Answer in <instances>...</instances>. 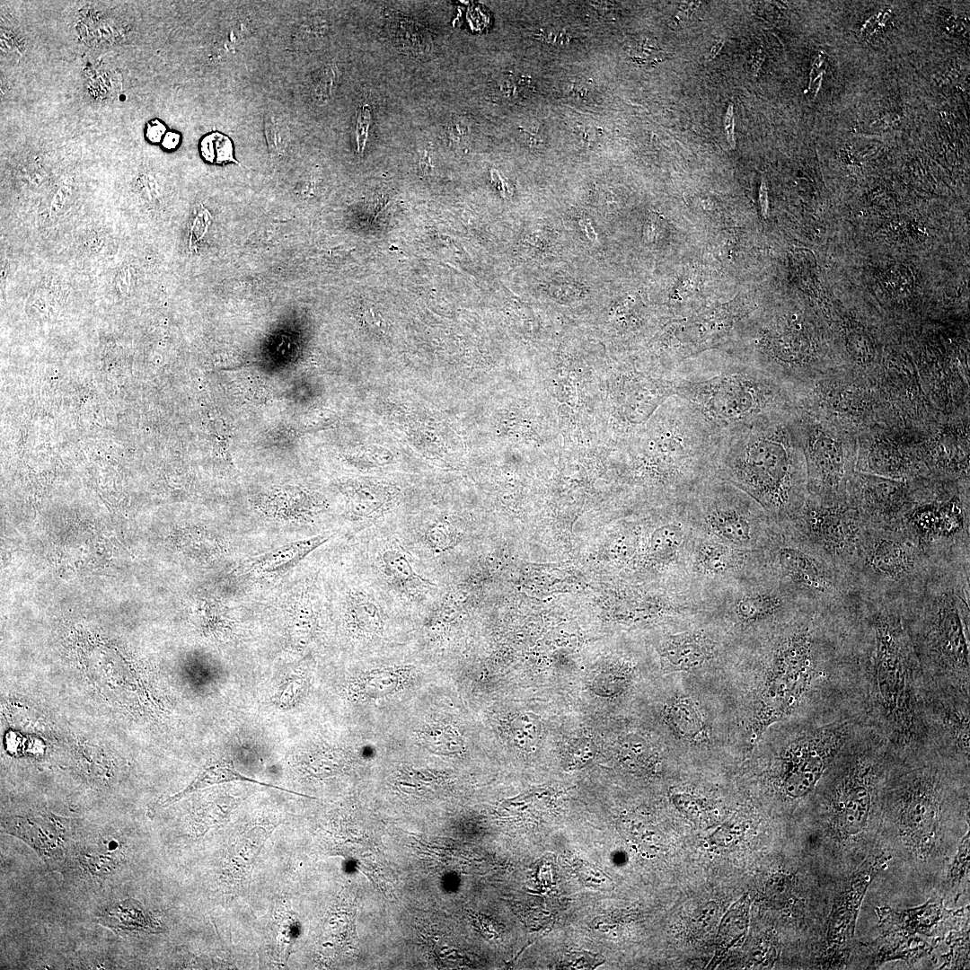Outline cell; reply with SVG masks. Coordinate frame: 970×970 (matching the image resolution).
<instances>
[{
  "instance_id": "cell-1",
  "label": "cell",
  "mask_w": 970,
  "mask_h": 970,
  "mask_svg": "<svg viewBox=\"0 0 970 970\" xmlns=\"http://www.w3.org/2000/svg\"><path fill=\"white\" fill-rule=\"evenodd\" d=\"M789 417L722 436L715 472L771 514L794 515L807 497V471Z\"/></svg>"
},
{
  "instance_id": "cell-2",
  "label": "cell",
  "mask_w": 970,
  "mask_h": 970,
  "mask_svg": "<svg viewBox=\"0 0 970 970\" xmlns=\"http://www.w3.org/2000/svg\"><path fill=\"white\" fill-rule=\"evenodd\" d=\"M673 374L675 395L722 436L790 415L784 384L735 358L716 369Z\"/></svg>"
},
{
  "instance_id": "cell-3",
  "label": "cell",
  "mask_w": 970,
  "mask_h": 970,
  "mask_svg": "<svg viewBox=\"0 0 970 970\" xmlns=\"http://www.w3.org/2000/svg\"><path fill=\"white\" fill-rule=\"evenodd\" d=\"M904 599L920 613L921 643L927 657L968 686V569L938 565L921 588Z\"/></svg>"
},
{
  "instance_id": "cell-4",
  "label": "cell",
  "mask_w": 970,
  "mask_h": 970,
  "mask_svg": "<svg viewBox=\"0 0 970 970\" xmlns=\"http://www.w3.org/2000/svg\"><path fill=\"white\" fill-rule=\"evenodd\" d=\"M937 565L904 526H867L848 578L860 599L899 601L919 590Z\"/></svg>"
},
{
  "instance_id": "cell-5",
  "label": "cell",
  "mask_w": 970,
  "mask_h": 970,
  "mask_svg": "<svg viewBox=\"0 0 970 970\" xmlns=\"http://www.w3.org/2000/svg\"><path fill=\"white\" fill-rule=\"evenodd\" d=\"M866 601L875 609L871 620L874 675L881 711L895 737L908 740L916 726L909 634L896 611V601Z\"/></svg>"
},
{
  "instance_id": "cell-6",
  "label": "cell",
  "mask_w": 970,
  "mask_h": 970,
  "mask_svg": "<svg viewBox=\"0 0 970 970\" xmlns=\"http://www.w3.org/2000/svg\"><path fill=\"white\" fill-rule=\"evenodd\" d=\"M815 667V640L808 629L798 630L780 640L756 701L752 742L797 707Z\"/></svg>"
},
{
  "instance_id": "cell-7",
  "label": "cell",
  "mask_w": 970,
  "mask_h": 970,
  "mask_svg": "<svg viewBox=\"0 0 970 970\" xmlns=\"http://www.w3.org/2000/svg\"><path fill=\"white\" fill-rule=\"evenodd\" d=\"M793 516L809 544L848 578L867 525L847 497L823 500L809 496Z\"/></svg>"
},
{
  "instance_id": "cell-8",
  "label": "cell",
  "mask_w": 970,
  "mask_h": 970,
  "mask_svg": "<svg viewBox=\"0 0 970 970\" xmlns=\"http://www.w3.org/2000/svg\"><path fill=\"white\" fill-rule=\"evenodd\" d=\"M750 313L751 304L734 301L676 320L660 340L657 358L663 374L671 375L686 359L709 349L724 348L731 340L737 323Z\"/></svg>"
},
{
  "instance_id": "cell-9",
  "label": "cell",
  "mask_w": 970,
  "mask_h": 970,
  "mask_svg": "<svg viewBox=\"0 0 970 970\" xmlns=\"http://www.w3.org/2000/svg\"><path fill=\"white\" fill-rule=\"evenodd\" d=\"M846 722H833L791 741L780 754V780L783 792L800 798L810 792L849 736Z\"/></svg>"
},
{
  "instance_id": "cell-10",
  "label": "cell",
  "mask_w": 970,
  "mask_h": 970,
  "mask_svg": "<svg viewBox=\"0 0 970 970\" xmlns=\"http://www.w3.org/2000/svg\"><path fill=\"white\" fill-rule=\"evenodd\" d=\"M791 416L789 423L805 458L807 493L823 500L845 498L851 476L842 445L806 413Z\"/></svg>"
},
{
  "instance_id": "cell-11",
  "label": "cell",
  "mask_w": 970,
  "mask_h": 970,
  "mask_svg": "<svg viewBox=\"0 0 970 970\" xmlns=\"http://www.w3.org/2000/svg\"><path fill=\"white\" fill-rule=\"evenodd\" d=\"M895 813L904 840L920 857L927 855L936 842L940 814L939 789L930 773L906 778L896 792Z\"/></svg>"
},
{
  "instance_id": "cell-12",
  "label": "cell",
  "mask_w": 970,
  "mask_h": 970,
  "mask_svg": "<svg viewBox=\"0 0 970 970\" xmlns=\"http://www.w3.org/2000/svg\"><path fill=\"white\" fill-rule=\"evenodd\" d=\"M848 487L851 489L847 499L869 527L903 526L915 505L909 487L903 480L860 472L851 477Z\"/></svg>"
},
{
  "instance_id": "cell-13",
  "label": "cell",
  "mask_w": 970,
  "mask_h": 970,
  "mask_svg": "<svg viewBox=\"0 0 970 970\" xmlns=\"http://www.w3.org/2000/svg\"><path fill=\"white\" fill-rule=\"evenodd\" d=\"M876 778L873 762L858 757L836 784L828 815L832 828L842 839L856 837L866 829L873 807Z\"/></svg>"
},
{
  "instance_id": "cell-14",
  "label": "cell",
  "mask_w": 970,
  "mask_h": 970,
  "mask_svg": "<svg viewBox=\"0 0 970 970\" xmlns=\"http://www.w3.org/2000/svg\"><path fill=\"white\" fill-rule=\"evenodd\" d=\"M884 857L877 856L865 862L846 882L836 896L828 920V956L838 957L852 939L856 920L865 893L877 872L882 866Z\"/></svg>"
},
{
  "instance_id": "cell-15",
  "label": "cell",
  "mask_w": 970,
  "mask_h": 970,
  "mask_svg": "<svg viewBox=\"0 0 970 970\" xmlns=\"http://www.w3.org/2000/svg\"><path fill=\"white\" fill-rule=\"evenodd\" d=\"M4 829L31 846L46 862L62 857L67 829L61 818L13 817L5 821Z\"/></svg>"
},
{
  "instance_id": "cell-16",
  "label": "cell",
  "mask_w": 970,
  "mask_h": 970,
  "mask_svg": "<svg viewBox=\"0 0 970 970\" xmlns=\"http://www.w3.org/2000/svg\"><path fill=\"white\" fill-rule=\"evenodd\" d=\"M711 641L702 633H683L670 637L662 646L660 656L665 672L697 668L713 657Z\"/></svg>"
},
{
  "instance_id": "cell-17",
  "label": "cell",
  "mask_w": 970,
  "mask_h": 970,
  "mask_svg": "<svg viewBox=\"0 0 970 970\" xmlns=\"http://www.w3.org/2000/svg\"><path fill=\"white\" fill-rule=\"evenodd\" d=\"M380 559L382 573L397 591L415 596L426 594L436 586L414 570L409 553L398 542H393L384 547Z\"/></svg>"
},
{
  "instance_id": "cell-18",
  "label": "cell",
  "mask_w": 970,
  "mask_h": 970,
  "mask_svg": "<svg viewBox=\"0 0 970 970\" xmlns=\"http://www.w3.org/2000/svg\"><path fill=\"white\" fill-rule=\"evenodd\" d=\"M877 912L882 923L912 936L917 933L930 936L935 927L952 913L944 908L939 898L930 899L922 905L902 911L881 907Z\"/></svg>"
},
{
  "instance_id": "cell-19",
  "label": "cell",
  "mask_w": 970,
  "mask_h": 970,
  "mask_svg": "<svg viewBox=\"0 0 970 970\" xmlns=\"http://www.w3.org/2000/svg\"><path fill=\"white\" fill-rule=\"evenodd\" d=\"M99 922L118 933L138 935L162 931L160 922L136 899L112 904L103 913Z\"/></svg>"
},
{
  "instance_id": "cell-20",
  "label": "cell",
  "mask_w": 970,
  "mask_h": 970,
  "mask_svg": "<svg viewBox=\"0 0 970 970\" xmlns=\"http://www.w3.org/2000/svg\"><path fill=\"white\" fill-rule=\"evenodd\" d=\"M666 717L670 727L685 741L699 745L709 741L706 721L690 697L674 698L666 708Z\"/></svg>"
},
{
  "instance_id": "cell-21",
  "label": "cell",
  "mask_w": 970,
  "mask_h": 970,
  "mask_svg": "<svg viewBox=\"0 0 970 970\" xmlns=\"http://www.w3.org/2000/svg\"><path fill=\"white\" fill-rule=\"evenodd\" d=\"M231 781L252 782V783H257V784L261 785V786H265V787H269V788H274L276 789H279V790H282V791H285V792H288V793H292V794H295V795H299V796H303V797H306V798H312V797H309L307 795L297 793V792H295L293 790H289V789H284V788H281V787L274 786V785H271V784H268V783L261 782L260 780L251 779L250 777H247V776L240 773L234 768V764L232 763H229V762H226V761H217V762H214V763H210L206 768H204L203 771L200 773H198L196 776V778L185 789H183L182 790L177 792L176 794L167 798L166 799H164L161 803V805L163 807H167L169 805L176 803L177 801L182 799L183 798L189 796L190 794H191V793H193V792H195L197 790H199V789H205V788H207L209 786L216 785V784H222V783H226V782H231Z\"/></svg>"
},
{
  "instance_id": "cell-22",
  "label": "cell",
  "mask_w": 970,
  "mask_h": 970,
  "mask_svg": "<svg viewBox=\"0 0 970 970\" xmlns=\"http://www.w3.org/2000/svg\"><path fill=\"white\" fill-rule=\"evenodd\" d=\"M297 934L298 923L294 911L286 900H282L276 909L269 931V957L276 965L287 966Z\"/></svg>"
},
{
  "instance_id": "cell-23",
  "label": "cell",
  "mask_w": 970,
  "mask_h": 970,
  "mask_svg": "<svg viewBox=\"0 0 970 970\" xmlns=\"http://www.w3.org/2000/svg\"><path fill=\"white\" fill-rule=\"evenodd\" d=\"M749 901L744 896L724 916L718 936V948L714 960L719 961L724 954L740 940L748 927Z\"/></svg>"
},
{
  "instance_id": "cell-24",
  "label": "cell",
  "mask_w": 970,
  "mask_h": 970,
  "mask_svg": "<svg viewBox=\"0 0 970 970\" xmlns=\"http://www.w3.org/2000/svg\"><path fill=\"white\" fill-rule=\"evenodd\" d=\"M783 604L780 594L773 591L762 592L741 598L736 606V612L742 620L755 622L774 615Z\"/></svg>"
},
{
  "instance_id": "cell-25",
  "label": "cell",
  "mask_w": 970,
  "mask_h": 970,
  "mask_svg": "<svg viewBox=\"0 0 970 970\" xmlns=\"http://www.w3.org/2000/svg\"><path fill=\"white\" fill-rule=\"evenodd\" d=\"M697 560L706 573L722 574L735 567L736 557L729 547L715 542H706L700 545Z\"/></svg>"
},
{
  "instance_id": "cell-26",
  "label": "cell",
  "mask_w": 970,
  "mask_h": 970,
  "mask_svg": "<svg viewBox=\"0 0 970 970\" xmlns=\"http://www.w3.org/2000/svg\"><path fill=\"white\" fill-rule=\"evenodd\" d=\"M684 539V532L677 524H668L657 529L650 542V552L658 560H670L674 558Z\"/></svg>"
},
{
  "instance_id": "cell-27",
  "label": "cell",
  "mask_w": 970,
  "mask_h": 970,
  "mask_svg": "<svg viewBox=\"0 0 970 970\" xmlns=\"http://www.w3.org/2000/svg\"><path fill=\"white\" fill-rule=\"evenodd\" d=\"M622 762L630 767L646 769L655 762V754L648 743L640 736H627L620 749Z\"/></svg>"
},
{
  "instance_id": "cell-28",
  "label": "cell",
  "mask_w": 970,
  "mask_h": 970,
  "mask_svg": "<svg viewBox=\"0 0 970 970\" xmlns=\"http://www.w3.org/2000/svg\"><path fill=\"white\" fill-rule=\"evenodd\" d=\"M264 135L269 154L275 157L283 155L289 142L286 122L276 114L267 113L264 118Z\"/></svg>"
},
{
  "instance_id": "cell-29",
  "label": "cell",
  "mask_w": 970,
  "mask_h": 970,
  "mask_svg": "<svg viewBox=\"0 0 970 970\" xmlns=\"http://www.w3.org/2000/svg\"><path fill=\"white\" fill-rule=\"evenodd\" d=\"M339 74L337 66L330 64L322 67L313 78L311 93L313 100L319 104H324L331 99L337 83Z\"/></svg>"
},
{
  "instance_id": "cell-30",
  "label": "cell",
  "mask_w": 970,
  "mask_h": 970,
  "mask_svg": "<svg viewBox=\"0 0 970 970\" xmlns=\"http://www.w3.org/2000/svg\"><path fill=\"white\" fill-rule=\"evenodd\" d=\"M541 731L540 721L531 713H525L516 719L513 734L516 744L525 750H531L537 743Z\"/></svg>"
},
{
  "instance_id": "cell-31",
  "label": "cell",
  "mask_w": 970,
  "mask_h": 970,
  "mask_svg": "<svg viewBox=\"0 0 970 970\" xmlns=\"http://www.w3.org/2000/svg\"><path fill=\"white\" fill-rule=\"evenodd\" d=\"M353 598V611L359 622L371 632L379 630L383 621L376 604L371 597L360 594H357Z\"/></svg>"
},
{
  "instance_id": "cell-32",
  "label": "cell",
  "mask_w": 970,
  "mask_h": 970,
  "mask_svg": "<svg viewBox=\"0 0 970 970\" xmlns=\"http://www.w3.org/2000/svg\"><path fill=\"white\" fill-rule=\"evenodd\" d=\"M203 156L216 163L236 162L233 156V146L230 139L218 133L207 137L201 143Z\"/></svg>"
},
{
  "instance_id": "cell-33",
  "label": "cell",
  "mask_w": 970,
  "mask_h": 970,
  "mask_svg": "<svg viewBox=\"0 0 970 970\" xmlns=\"http://www.w3.org/2000/svg\"><path fill=\"white\" fill-rule=\"evenodd\" d=\"M424 538L435 553H442L454 544V534L450 524L439 521L427 528Z\"/></svg>"
},
{
  "instance_id": "cell-34",
  "label": "cell",
  "mask_w": 970,
  "mask_h": 970,
  "mask_svg": "<svg viewBox=\"0 0 970 970\" xmlns=\"http://www.w3.org/2000/svg\"><path fill=\"white\" fill-rule=\"evenodd\" d=\"M969 832L962 839L951 864L949 877L952 884L961 881L969 868Z\"/></svg>"
},
{
  "instance_id": "cell-35",
  "label": "cell",
  "mask_w": 970,
  "mask_h": 970,
  "mask_svg": "<svg viewBox=\"0 0 970 970\" xmlns=\"http://www.w3.org/2000/svg\"><path fill=\"white\" fill-rule=\"evenodd\" d=\"M370 123L371 109L367 104H365L359 109L356 121V140L359 154H362L365 150Z\"/></svg>"
},
{
  "instance_id": "cell-36",
  "label": "cell",
  "mask_w": 970,
  "mask_h": 970,
  "mask_svg": "<svg viewBox=\"0 0 970 970\" xmlns=\"http://www.w3.org/2000/svg\"><path fill=\"white\" fill-rule=\"evenodd\" d=\"M469 135L470 129L468 125L461 119H455L448 125L449 138L455 144H462L467 141Z\"/></svg>"
},
{
  "instance_id": "cell-37",
  "label": "cell",
  "mask_w": 970,
  "mask_h": 970,
  "mask_svg": "<svg viewBox=\"0 0 970 970\" xmlns=\"http://www.w3.org/2000/svg\"><path fill=\"white\" fill-rule=\"evenodd\" d=\"M537 38L551 44H563L569 40L568 34L563 31L556 30H540L537 32Z\"/></svg>"
},
{
  "instance_id": "cell-38",
  "label": "cell",
  "mask_w": 970,
  "mask_h": 970,
  "mask_svg": "<svg viewBox=\"0 0 970 970\" xmlns=\"http://www.w3.org/2000/svg\"><path fill=\"white\" fill-rule=\"evenodd\" d=\"M570 751L572 762L575 763V764H578V762H583L585 758L587 759L589 757L590 746L589 744L581 742L574 744L573 746L570 747Z\"/></svg>"
},
{
  "instance_id": "cell-39",
  "label": "cell",
  "mask_w": 970,
  "mask_h": 970,
  "mask_svg": "<svg viewBox=\"0 0 970 970\" xmlns=\"http://www.w3.org/2000/svg\"><path fill=\"white\" fill-rule=\"evenodd\" d=\"M724 125H725V130H726L727 138L728 140V143L731 146V147L734 148L735 146H736L735 137H734V125H735V123H734V116H733V105L731 103L729 104L728 109L727 110L726 116H725V120H724Z\"/></svg>"
},
{
  "instance_id": "cell-40",
  "label": "cell",
  "mask_w": 970,
  "mask_h": 970,
  "mask_svg": "<svg viewBox=\"0 0 970 970\" xmlns=\"http://www.w3.org/2000/svg\"><path fill=\"white\" fill-rule=\"evenodd\" d=\"M164 127L158 122H154V125H150L149 127L148 137L153 141H158L162 137Z\"/></svg>"
},
{
  "instance_id": "cell-41",
  "label": "cell",
  "mask_w": 970,
  "mask_h": 970,
  "mask_svg": "<svg viewBox=\"0 0 970 970\" xmlns=\"http://www.w3.org/2000/svg\"><path fill=\"white\" fill-rule=\"evenodd\" d=\"M179 143V136L174 132L167 133L163 138V146L169 149L174 148Z\"/></svg>"
},
{
  "instance_id": "cell-42",
  "label": "cell",
  "mask_w": 970,
  "mask_h": 970,
  "mask_svg": "<svg viewBox=\"0 0 970 970\" xmlns=\"http://www.w3.org/2000/svg\"><path fill=\"white\" fill-rule=\"evenodd\" d=\"M419 166H420V169H421V171H422L423 172H431V169H432V165H431V160H430V158H429L428 154H424V155H423V156L421 157V159H420V161H419Z\"/></svg>"
},
{
  "instance_id": "cell-43",
  "label": "cell",
  "mask_w": 970,
  "mask_h": 970,
  "mask_svg": "<svg viewBox=\"0 0 970 970\" xmlns=\"http://www.w3.org/2000/svg\"><path fill=\"white\" fill-rule=\"evenodd\" d=\"M721 46H722V43H719L718 45L713 47V48H712V50L710 52V57H714L719 52V50L721 48Z\"/></svg>"
}]
</instances>
